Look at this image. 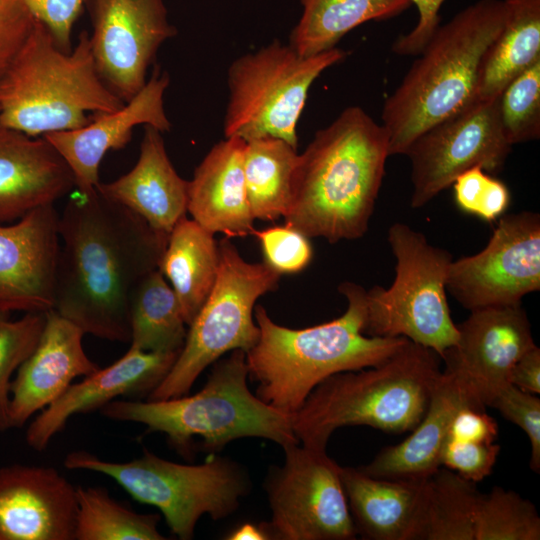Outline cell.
I'll use <instances>...</instances> for the list:
<instances>
[{
  "mask_svg": "<svg viewBox=\"0 0 540 540\" xmlns=\"http://www.w3.org/2000/svg\"><path fill=\"white\" fill-rule=\"evenodd\" d=\"M205 385L193 395L162 400H113L102 407L103 416L146 427L166 435L169 444L184 457L191 455L193 440L218 452L231 441L257 437L281 447L298 444L291 418L251 392L246 353L236 349L218 359Z\"/></svg>",
  "mask_w": 540,
  "mask_h": 540,
  "instance_id": "8992f818",
  "label": "cell"
},
{
  "mask_svg": "<svg viewBox=\"0 0 540 540\" xmlns=\"http://www.w3.org/2000/svg\"><path fill=\"white\" fill-rule=\"evenodd\" d=\"M347 53L333 48L303 57L290 44L273 41L232 62L224 136L245 142L275 137L297 148V123L312 83Z\"/></svg>",
  "mask_w": 540,
  "mask_h": 540,
  "instance_id": "8fae6325",
  "label": "cell"
},
{
  "mask_svg": "<svg viewBox=\"0 0 540 540\" xmlns=\"http://www.w3.org/2000/svg\"><path fill=\"white\" fill-rule=\"evenodd\" d=\"M505 18L487 50L478 99L499 96L518 75L540 61V0H503Z\"/></svg>",
  "mask_w": 540,
  "mask_h": 540,
  "instance_id": "83f0119b",
  "label": "cell"
},
{
  "mask_svg": "<svg viewBox=\"0 0 540 540\" xmlns=\"http://www.w3.org/2000/svg\"><path fill=\"white\" fill-rule=\"evenodd\" d=\"M178 355L179 352H151L130 346L114 363L71 384L44 408L27 428V444L36 451H43L74 415L101 409L120 396L149 395L167 375Z\"/></svg>",
  "mask_w": 540,
  "mask_h": 540,
  "instance_id": "ffe728a7",
  "label": "cell"
},
{
  "mask_svg": "<svg viewBox=\"0 0 540 540\" xmlns=\"http://www.w3.org/2000/svg\"><path fill=\"white\" fill-rule=\"evenodd\" d=\"M339 291L348 302L345 313L308 328L284 327L262 305L254 308L260 334L246 352L249 377L257 383L255 395L286 415L297 412L328 377L379 365L409 341L365 335L366 290L344 282Z\"/></svg>",
  "mask_w": 540,
  "mask_h": 540,
  "instance_id": "3957f363",
  "label": "cell"
},
{
  "mask_svg": "<svg viewBox=\"0 0 540 540\" xmlns=\"http://www.w3.org/2000/svg\"><path fill=\"white\" fill-rule=\"evenodd\" d=\"M388 242L396 257V277L387 289L376 285L366 291L363 333L404 337L441 358L459 335L446 297L452 255L403 223L389 228Z\"/></svg>",
  "mask_w": 540,
  "mask_h": 540,
  "instance_id": "9c48e42d",
  "label": "cell"
},
{
  "mask_svg": "<svg viewBox=\"0 0 540 540\" xmlns=\"http://www.w3.org/2000/svg\"><path fill=\"white\" fill-rule=\"evenodd\" d=\"M341 479L357 534L411 540L424 480L373 477L353 467H341Z\"/></svg>",
  "mask_w": 540,
  "mask_h": 540,
  "instance_id": "484cf974",
  "label": "cell"
},
{
  "mask_svg": "<svg viewBox=\"0 0 540 540\" xmlns=\"http://www.w3.org/2000/svg\"><path fill=\"white\" fill-rule=\"evenodd\" d=\"M297 148L275 137L247 141L244 177L254 219L275 221L286 214Z\"/></svg>",
  "mask_w": 540,
  "mask_h": 540,
  "instance_id": "4dcf8cb0",
  "label": "cell"
},
{
  "mask_svg": "<svg viewBox=\"0 0 540 540\" xmlns=\"http://www.w3.org/2000/svg\"><path fill=\"white\" fill-rule=\"evenodd\" d=\"M489 406L497 409L503 417L526 433L531 445L529 465L535 473H539L540 399L510 383L497 392Z\"/></svg>",
  "mask_w": 540,
  "mask_h": 540,
  "instance_id": "f35d334b",
  "label": "cell"
},
{
  "mask_svg": "<svg viewBox=\"0 0 540 540\" xmlns=\"http://www.w3.org/2000/svg\"><path fill=\"white\" fill-rule=\"evenodd\" d=\"M218 242L214 234L186 216L170 232L158 269L169 281L187 326L216 282Z\"/></svg>",
  "mask_w": 540,
  "mask_h": 540,
  "instance_id": "4316f807",
  "label": "cell"
},
{
  "mask_svg": "<svg viewBox=\"0 0 540 540\" xmlns=\"http://www.w3.org/2000/svg\"><path fill=\"white\" fill-rule=\"evenodd\" d=\"M456 326L458 339L441 357L443 371L461 383L477 407L485 409L510 384L516 362L536 346L528 317L520 305L486 307L472 310Z\"/></svg>",
  "mask_w": 540,
  "mask_h": 540,
  "instance_id": "2e32d148",
  "label": "cell"
},
{
  "mask_svg": "<svg viewBox=\"0 0 540 540\" xmlns=\"http://www.w3.org/2000/svg\"><path fill=\"white\" fill-rule=\"evenodd\" d=\"M89 36L97 71L124 102L146 84L149 65L173 37L163 0H92Z\"/></svg>",
  "mask_w": 540,
  "mask_h": 540,
  "instance_id": "9a60e30c",
  "label": "cell"
},
{
  "mask_svg": "<svg viewBox=\"0 0 540 540\" xmlns=\"http://www.w3.org/2000/svg\"><path fill=\"white\" fill-rule=\"evenodd\" d=\"M500 119L508 142L540 137V61L514 78L500 94Z\"/></svg>",
  "mask_w": 540,
  "mask_h": 540,
  "instance_id": "d590c367",
  "label": "cell"
},
{
  "mask_svg": "<svg viewBox=\"0 0 540 540\" xmlns=\"http://www.w3.org/2000/svg\"><path fill=\"white\" fill-rule=\"evenodd\" d=\"M500 445L447 436L440 464L475 483L487 477L497 462Z\"/></svg>",
  "mask_w": 540,
  "mask_h": 540,
  "instance_id": "ab89813d",
  "label": "cell"
},
{
  "mask_svg": "<svg viewBox=\"0 0 540 540\" xmlns=\"http://www.w3.org/2000/svg\"><path fill=\"white\" fill-rule=\"evenodd\" d=\"M535 505L512 490L495 486L480 494L475 513V540H539Z\"/></svg>",
  "mask_w": 540,
  "mask_h": 540,
  "instance_id": "836d02e7",
  "label": "cell"
},
{
  "mask_svg": "<svg viewBox=\"0 0 540 540\" xmlns=\"http://www.w3.org/2000/svg\"><path fill=\"white\" fill-rule=\"evenodd\" d=\"M500 119V95L477 99L419 135L405 154L411 162V206L420 208L475 166L499 172L511 152Z\"/></svg>",
  "mask_w": 540,
  "mask_h": 540,
  "instance_id": "4fadbf2b",
  "label": "cell"
},
{
  "mask_svg": "<svg viewBox=\"0 0 540 540\" xmlns=\"http://www.w3.org/2000/svg\"><path fill=\"white\" fill-rule=\"evenodd\" d=\"M389 156L385 128L361 107H347L298 154L285 224L330 243L361 238Z\"/></svg>",
  "mask_w": 540,
  "mask_h": 540,
  "instance_id": "7a4b0ae2",
  "label": "cell"
},
{
  "mask_svg": "<svg viewBox=\"0 0 540 540\" xmlns=\"http://www.w3.org/2000/svg\"><path fill=\"white\" fill-rule=\"evenodd\" d=\"M45 320L46 313H25L16 320L0 313V433L11 428V377L36 347Z\"/></svg>",
  "mask_w": 540,
  "mask_h": 540,
  "instance_id": "e575fe53",
  "label": "cell"
},
{
  "mask_svg": "<svg viewBox=\"0 0 540 540\" xmlns=\"http://www.w3.org/2000/svg\"><path fill=\"white\" fill-rule=\"evenodd\" d=\"M477 407L465 388L450 373L441 371L424 416L401 443L386 447L364 466L362 472L379 478L422 481L440 468V455L456 412Z\"/></svg>",
  "mask_w": 540,
  "mask_h": 540,
  "instance_id": "d4e9b609",
  "label": "cell"
},
{
  "mask_svg": "<svg viewBox=\"0 0 540 540\" xmlns=\"http://www.w3.org/2000/svg\"><path fill=\"white\" fill-rule=\"evenodd\" d=\"M178 299L156 269L138 285L130 304V346L151 352H180L187 330Z\"/></svg>",
  "mask_w": 540,
  "mask_h": 540,
  "instance_id": "1f68e13d",
  "label": "cell"
},
{
  "mask_svg": "<svg viewBox=\"0 0 540 540\" xmlns=\"http://www.w3.org/2000/svg\"><path fill=\"white\" fill-rule=\"evenodd\" d=\"M229 540H266L268 539L265 532L259 525L252 523H244L234 529L225 537Z\"/></svg>",
  "mask_w": 540,
  "mask_h": 540,
  "instance_id": "bcb514c9",
  "label": "cell"
},
{
  "mask_svg": "<svg viewBox=\"0 0 540 540\" xmlns=\"http://www.w3.org/2000/svg\"><path fill=\"white\" fill-rule=\"evenodd\" d=\"M445 0H411L419 12L416 26L407 34L399 36L392 44L398 55L417 56L440 25L439 11Z\"/></svg>",
  "mask_w": 540,
  "mask_h": 540,
  "instance_id": "7bdbcfd3",
  "label": "cell"
},
{
  "mask_svg": "<svg viewBox=\"0 0 540 540\" xmlns=\"http://www.w3.org/2000/svg\"><path fill=\"white\" fill-rule=\"evenodd\" d=\"M64 466L110 477L136 501L156 507L181 540L193 538L203 515L220 520L234 513L251 490L245 468L219 455L181 464L144 450L131 461L113 462L78 450L67 454Z\"/></svg>",
  "mask_w": 540,
  "mask_h": 540,
  "instance_id": "ba28073f",
  "label": "cell"
},
{
  "mask_svg": "<svg viewBox=\"0 0 540 540\" xmlns=\"http://www.w3.org/2000/svg\"><path fill=\"white\" fill-rule=\"evenodd\" d=\"M168 85L169 76L155 69L142 89L121 108L98 115L80 128L43 136L68 165L76 190L96 192L103 157L110 150L125 147L135 126L149 125L161 132L170 129L163 101Z\"/></svg>",
  "mask_w": 540,
  "mask_h": 540,
  "instance_id": "d6986e66",
  "label": "cell"
},
{
  "mask_svg": "<svg viewBox=\"0 0 540 540\" xmlns=\"http://www.w3.org/2000/svg\"><path fill=\"white\" fill-rule=\"evenodd\" d=\"M124 103L101 79L86 31L65 52L36 20L0 76V126L32 137L80 128Z\"/></svg>",
  "mask_w": 540,
  "mask_h": 540,
  "instance_id": "52a82bcc",
  "label": "cell"
},
{
  "mask_svg": "<svg viewBox=\"0 0 540 540\" xmlns=\"http://www.w3.org/2000/svg\"><path fill=\"white\" fill-rule=\"evenodd\" d=\"M35 19L20 0H0V76L12 62Z\"/></svg>",
  "mask_w": 540,
  "mask_h": 540,
  "instance_id": "b9f144b4",
  "label": "cell"
},
{
  "mask_svg": "<svg viewBox=\"0 0 540 540\" xmlns=\"http://www.w3.org/2000/svg\"><path fill=\"white\" fill-rule=\"evenodd\" d=\"M504 18L503 0H478L438 26L383 104L390 156L478 99L482 63Z\"/></svg>",
  "mask_w": 540,
  "mask_h": 540,
  "instance_id": "277c9868",
  "label": "cell"
},
{
  "mask_svg": "<svg viewBox=\"0 0 540 540\" xmlns=\"http://www.w3.org/2000/svg\"><path fill=\"white\" fill-rule=\"evenodd\" d=\"M73 188L68 165L46 138L0 126V223L53 205Z\"/></svg>",
  "mask_w": 540,
  "mask_h": 540,
  "instance_id": "7402d4cb",
  "label": "cell"
},
{
  "mask_svg": "<svg viewBox=\"0 0 540 540\" xmlns=\"http://www.w3.org/2000/svg\"><path fill=\"white\" fill-rule=\"evenodd\" d=\"M252 234L259 240L264 263L280 275L301 272L312 260L309 238L289 225L254 229Z\"/></svg>",
  "mask_w": 540,
  "mask_h": 540,
  "instance_id": "74e56055",
  "label": "cell"
},
{
  "mask_svg": "<svg viewBox=\"0 0 540 540\" xmlns=\"http://www.w3.org/2000/svg\"><path fill=\"white\" fill-rule=\"evenodd\" d=\"M540 288V215H502L486 247L451 262L446 289L466 309L519 306Z\"/></svg>",
  "mask_w": 540,
  "mask_h": 540,
  "instance_id": "5bb4252c",
  "label": "cell"
},
{
  "mask_svg": "<svg viewBox=\"0 0 540 540\" xmlns=\"http://www.w3.org/2000/svg\"><path fill=\"white\" fill-rule=\"evenodd\" d=\"M63 51H71V32L86 0H20Z\"/></svg>",
  "mask_w": 540,
  "mask_h": 540,
  "instance_id": "60d3db41",
  "label": "cell"
},
{
  "mask_svg": "<svg viewBox=\"0 0 540 540\" xmlns=\"http://www.w3.org/2000/svg\"><path fill=\"white\" fill-rule=\"evenodd\" d=\"M76 487L48 466L0 467V540H74Z\"/></svg>",
  "mask_w": 540,
  "mask_h": 540,
  "instance_id": "ac0fdd59",
  "label": "cell"
},
{
  "mask_svg": "<svg viewBox=\"0 0 540 540\" xmlns=\"http://www.w3.org/2000/svg\"><path fill=\"white\" fill-rule=\"evenodd\" d=\"M53 310L98 338L130 342V304L158 269L167 234L102 196L76 190L58 218Z\"/></svg>",
  "mask_w": 540,
  "mask_h": 540,
  "instance_id": "6da1fadb",
  "label": "cell"
},
{
  "mask_svg": "<svg viewBox=\"0 0 540 540\" xmlns=\"http://www.w3.org/2000/svg\"><path fill=\"white\" fill-rule=\"evenodd\" d=\"M452 185L457 207L488 222L501 217L510 204L511 196L505 183L479 166L460 174Z\"/></svg>",
  "mask_w": 540,
  "mask_h": 540,
  "instance_id": "8d00e7d4",
  "label": "cell"
},
{
  "mask_svg": "<svg viewBox=\"0 0 540 540\" xmlns=\"http://www.w3.org/2000/svg\"><path fill=\"white\" fill-rule=\"evenodd\" d=\"M245 144L238 137H225L210 149L189 181L187 211L192 219L228 238L254 230L243 169Z\"/></svg>",
  "mask_w": 540,
  "mask_h": 540,
  "instance_id": "cb8c5ba5",
  "label": "cell"
},
{
  "mask_svg": "<svg viewBox=\"0 0 540 540\" xmlns=\"http://www.w3.org/2000/svg\"><path fill=\"white\" fill-rule=\"evenodd\" d=\"M510 383L522 391L540 393V349L534 346L514 365L510 374Z\"/></svg>",
  "mask_w": 540,
  "mask_h": 540,
  "instance_id": "f6af8a7d",
  "label": "cell"
},
{
  "mask_svg": "<svg viewBox=\"0 0 540 540\" xmlns=\"http://www.w3.org/2000/svg\"><path fill=\"white\" fill-rule=\"evenodd\" d=\"M284 461L265 480L271 517L260 523L271 540H352L357 531L341 479L326 450L282 447Z\"/></svg>",
  "mask_w": 540,
  "mask_h": 540,
  "instance_id": "7c38bea8",
  "label": "cell"
},
{
  "mask_svg": "<svg viewBox=\"0 0 540 540\" xmlns=\"http://www.w3.org/2000/svg\"><path fill=\"white\" fill-rule=\"evenodd\" d=\"M216 282L205 303L188 326L182 349L149 400L188 394L201 373L227 352L250 350L259 339L254 322L256 301L274 290L280 274L266 263L243 259L227 238L218 242Z\"/></svg>",
  "mask_w": 540,
  "mask_h": 540,
  "instance_id": "30bf717a",
  "label": "cell"
},
{
  "mask_svg": "<svg viewBox=\"0 0 540 540\" xmlns=\"http://www.w3.org/2000/svg\"><path fill=\"white\" fill-rule=\"evenodd\" d=\"M439 355L408 341L379 365L336 373L321 382L290 416L303 446L326 450L332 433L370 426L386 433L412 431L424 416L441 373Z\"/></svg>",
  "mask_w": 540,
  "mask_h": 540,
  "instance_id": "5b68a950",
  "label": "cell"
},
{
  "mask_svg": "<svg viewBox=\"0 0 540 540\" xmlns=\"http://www.w3.org/2000/svg\"><path fill=\"white\" fill-rule=\"evenodd\" d=\"M447 436L477 442L493 443L498 436V424L485 409L463 406L453 417Z\"/></svg>",
  "mask_w": 540,
  "mask_h": 540,
  "instance_id": "ee69618b",
  "label": "cell"
},
{
  "mask_svg": "<svg viewBox=\"0 0 540 540\" xmlns=\"http://www.w3.org/2000/svg\"><path fill=\"white\" fill-rule=\"evenodd\" d=\"M188 187L189 181L178 175L169 160L161 131L145 125L135 166L112 182L99 183L97 191L169 235L186 216Z\"/></svg>",
  "mask_w": 540,
  "mask_h": 540,
  "instance_id": "603a6c76",
  "label": "cell"
},
{
  "mask_svg": "<svg viewBox=\"0 0 540 540\" xmlns=\"http://www.w3.org/2000/svg\"><path fill=\"white\" fill-rule=\"evenodd\" d=\"M59 214L53 205L0 223V313H46L55 302Z\"/></svg>",
  "mask_w": 540,
  "mask_h": 540,
  "instance_id": "e0dca14e",
  "label": "cell"
},
{
  "mask_svg": "<svg viewBox=\"0 0 540 540\" xmlns=\"http://www.w3.org/2000/svg\"><path fill=\"white\" fill-rule=\"evenodd\" d=\"M84 335L55 310L46 312L39 341L11 382V428L23 427L36 412L59 398L76 377L99 369L84 350Z\"/></svg>",
  "mask_w": 540,
  "mask_h": 540,
  "instance_id": "44dd1931",
  "label": "cell"
},
{
  "mask_svg": "<svg viewBox=\"0 0 540 540\" xmlns=\"http://www.w3.org/2000/svg\"><path fill=\"white\" fill-rule=\"evenodd\" d=\"M74 540H165L158 514L137 513L103 487H76Z\"/></svg>",
  "mask_w": 540,
  "mask_h": 540,
  "instance_id": "d6a6232c",
  "label": "cell"
},
{
  "mask_svg": "<svg viewBox=\"0 0 540 540\" xmlns=\"http://www.w3.org/2000/svg\"><path fill=\"white\" fill-rule=\"evenodd\" d=\"M303 13L290 35V46L309 57L336 47L352 29L371 20H386L406 9L411 0H300Z\"/></svg>",
  "mask_w": 540,
  "mask_h": 540,
  "instance_id": "f546056e",
  "label": "cell"
},
{
  "mask_svg": "<svg viewBox=\"0 0 540 540\" xmlns=\"http://www.w3.org/2000/svg\"><path fill=\"white\" fill-rule=\"evenodd\" d=\"M476 483L439 468L423 483L411 540H475Z\"/></svg>",
  "mask_w": 540,
  "mask_h": 540,
  "instance_id": "f1b7e54d",
  "label": "cell"
}]
</instances>
